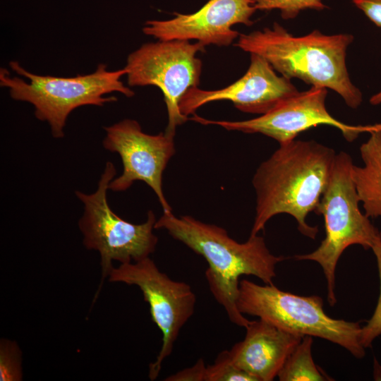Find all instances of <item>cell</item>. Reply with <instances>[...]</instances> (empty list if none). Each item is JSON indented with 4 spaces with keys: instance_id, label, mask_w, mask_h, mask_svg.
Returning <instances> with one entry per match:
<instances>
[{
    "instance_id": "cell-1",
    "label": "cell",
    "mask_w": 381,
    "mask_h": 381,
    "mask_svg": "<svg viewBox=\"0 0 381 381\" xmlns=\"http://www.w3.org/2000/svg\"><path fill=\"white\" fill-rule=\"evenodd\" d=\"M336 153L315 140H293L282 144L260 164L253 178L255 216L250 235H257L279 214H288L298 231L314 239L318 226L306 222L315 212L328 184Z\"/></svg>"
},
{
    "instance_id": "cell-2",
    "label": "cell",
    "mask_w": 381,
    "mask_h": 381,
    "mask_svg": "<svg viewBox=\"0 0 381 381\" xmlns=\"http://www.w3.org/2000/svg\"><path fill=\"white\" fill-rule=\"evenodd\" d=\"M155 229L166 230L172 238L205 259L208 264L205 277L213 296L232 323L246 327L250 320L236 305L239 277L253 275L265 284H273L276 266L284 257L273 255L264 238L258 234L239 243L224 228L188 215L177 217L172 212L163 213L156 221Z\"/></svg>"
},
{
    "instance_id": "cell-3",
    "label": "cell",
    "mask_w": 381,
    "mask_h": 381,
    "mask_svg": "<svg viewBox=\"0 0 381 381\" xmlns=\"http://www.w3.org/2000/svg\"><path fill=\"white\" fill-rule=\"evenodd\" d=\"M353 40L349 34L327 35L318 30L294 36L274 23L272 28L240 34L235 45L261 56L282 76L331 89L348 107L357 109L363 95L352 83L346 66V49Z\"/></svg>"
},
{
    "instance_id": "cell-4",
    "label": "cell",
    "mask_w": 381,
    "mask_h": 381,
    "mask_svg": "<svg viewBox=\"0 0 381 381\" xmlns=\"http://www.w3.org/2000/svg\"><path fill=\"white\" fill-rule=\"evenodd\" d=\"M9 66L18 75L29 81L25 82L18 76L12 77L8 71L1 68V86L9 90L13 99L32 104L36 118L48 122L52 135L56 138L64 137L67 118L75 109L85 105L103 106L115 102L116 97L114 96L104 97L114 92L128 97L134 95V92L121 80L126 74L124 68L109 71L106 64H100L90 74L63 78L34 74L16 61H11Z\"/></svg>"
},
{
    "instance_id": "cell-5",
    "label": "cell",
    "mask_w": 381,
    "mask_h": 381,
    "mask_svg": "<svg viewBox=\"0 0 381 381\" xmlns=\"http://www.w3.org/2000/svg\"><path fill=\"white\" fill-rule=\"evenodd\" d=\"M351 156L336 155L328 184L315 210L324 218L325 236L313 252L296 255L298 260H312L322 268L327 281V301L335 305V270L343 252L351 245L371 249L381 238V232L359 208L361 202L352 177Z\"/></svg>"
},
{
    "instance_id": "cell-6",
    "label": "cell",
    "mask_w": 381,
    "mask_h": 381,
    "mask_svg": "<svg viewBox=\"0 0 381 381\" xmlns=\"http://www.w3.org/2000/svg\"><path fill=\"white\" fill-rule=\"evenodd\" d=\"M236 305L243 315L258 317L284 331L328 340L357 358L365 354L360 341V322L329 317L318 296H298L274 284L260 285L242 279Z\"/></svg>"
},
{
    "instance_id": "cell-7",
    "label": "cell",
    "mask_w": 381,
    "mask_h": 381,
    "mask_svg": "<svg viewBox=\"0 0 381 381\" xmlns=\"http://www.w3.org/2000/svg\"><path fill=\"white\" fill-rule=\"evenodd\" d=\"M116 173L113 163L107 162L94 193L75 191L84 205V213L78 222L83 244L88 250L98 251L101 258L102 280L94 301L114 267V260L123 264L150 257L158 241L153 233L157 220L152 211L148 212L145 222L133 224L119 217L109 207L107 193Z\"/></svg>"
},
{
    "instance_id": "cell-8",
    "label": "cell",
    "mask_w": 381,
    "mask_h": 381,
    "mask_svg": "<svg viewBox=\"0 0 381 381\" xmlns=\"http://www.w3.org/2000/svg\"><path fill=\"white\" fill-rule=\"evenodd\" d=\"M205 47L189 40H158L143 44L128 56L124 68L128 85H154L163 93L167 135L174 137L176 127L189 120L181 114L179 103L190 89L200 83L202 65L196 55Z\"/></svg>"
},
{
    "instance_id": "cell-9",
    "label": "cell",
    "mask_w": 381,
    "mask_h": 381,
    "mask_svg": "<svg viewBox=\"0 0 381 381\" xmlns=\"http://www.w3.org/2000/svg\"><path fill=\"white\" fill-rule=\"evenodd\" d=\"M108 277L111 282L135 285L140 289L152 320L162 332L161 349L149 365L148 376L154 380L171 355L181 329L193 315L196 296L189 284L171 279L150 257L113 267Z\"/></svg>"
},
{
    "instance_id": "cell-10",
    "label": "cell",
    "mask_w": 381,
    "mask_h": 381,
    "mask_svg": "<svg viewBox=\"0 0 381 381\" xmlns=\"http://www.w3.org/2000/svg\"><path fill=\"white\" fill-rule=\"evenodd\" d=\"M327 95V88L312 86L306 91L299 92L270 111L252 119L214 121L195 114L190 119L204 125H217L229 131L261 133L274 139L279 144L293 140L301 132L319 125L335 127L349 142L356 140L362 133H370L381 129V123L353 126L336 119L326 108Z\"/></svg>"
},
{
    "instance_id": "cell-11",
    "label": "cell",
    "mask_w": 381,
    "mask_h": 381,
    "mask_svg": "<svg viewBox=\"0 0 381 381\" xmlns=\"http://www.w3.org/2000/svg\"><path fill=\"white\" fill-rule=\"evenodd\" d=\"M104 130V147L118 153L123 164L122 174L113 179L109 189L125 191L135 181H142L155 192L164 213L171 212L163 192L162 176L175 153L174 136L165 133L147 134L133 119H124Z\"/></svg>"
},
{
    "instance_id": "cell-12",
    "label": "cell",
    "mask_w": 381,
    "mask_h": 381,
    "mask_svg": "<svg viewBox=\"0 0 381 381\" xmlns=\"http://www.w3.org/2000/svg\"><path fill=\"white\" fill-rule=\"evenodd\" d=\"M250 54L247 71L234 83L215 90L190 89L180 101L181 114L188 117L204 104L228 100L241 111L262 115L299 92L291 79L278 76L265 59Z\"/></svg>"
},
{
    "instance_id": "cell-13",
    "label": "cell",
    "mask_w": 381,
    "mask_h": 381,
    "mask_svg": "<svg viewBox=\"0 0 381 381\" xmlns=\"http://www.w3.org/2000/svg\"><path fill=\"white\" fill-rule=\"evenodd\" d=\"M253 0H209L195 13H174L169 20H147L143 32L158 40H195L205 46H229L239 36L236 24L250 26Z\"/></svg>"
},
{
    "instance_id": "cell-14",
    "label": "cell",
    "mask_w": 381,
    "mask_h": 381,
    "mask_svg": "<svg viewBox=\"0 0 381 381\" xmlns=\"http://www.w3.org/2000/svg\"><path fill=\"white\" fill-rule=\"evenodd\" d=\"M245 328L243 339L229 350L232 362L257 381L273 380L303 336L260 318L250 321Z\"/></svg>"
},
{
    "instance_id": "cell-15",
    "label": "cell",
    "mask_w": 381,
    "mask_h": 381,
    "mask_svg": "<svg viewBox=\"0 0 381 381\" xmlns=\"http://www.w3.org/2000/svg\"><path fill=\"white\" fill-rule=\"evenodd\" d=\"M360 154L363 164L353 165V180L365 215L381 219V129L370 133Z\"/></svg>"
},
{
    "instance_id": "cell-16",
    "label": "cell",
    "mask_w": 381,
    "mask_h": 381,
    "mask_svg": "<svg viewBox=\"0 0 381 381\" xmlns=\"http://www.w3.org/2000/svg\"><path fill=\"white\" fill-rule=\"evenodd\" d=\"M313 337H303L279 372L280 381L332 380L313 361Z\"/></svg>"
},
{
    "instance_id": "cell-17",
    "label": "cell",
    "mask_w": 381,
    "mask_h": 381,
    "mask_svg": "<svg viewBox=\"0 0 381 381\" xmlns=\"http://www.w3.org/2000/svg\"><path fill=\"white\" fill-rule=\"evenodd\" d=\"M205 381H257L250 374L238 368L229 350L219 353L212 365H206Z\"/></svg>"
},
{
    "instance_id": "cell-18",
    "label": "cell",
    "mask_w": 381,
    "mask_h": 381,
    "mask_svg": "<svg viewBox=\"0 0 381 381\" xmlns=\"http://www.w3.org/2000/svg\"><path fill=\"white\" fill-rule=\"evenodd\" d=\"M22 380L21 350L15 341L1 338L0 340V380L21 381Z\"/></svg>"
},
{
    "instance_id": "cell-19",
    "label": "cell",
    "mask_w": 381,
    "mask_h": 381,
    "mask_svg": "<svg viewBox=\"0 0 381 381\" xmlns=\"http://www.w3.org/2000/svg\"><path fill=\"white\" fill-rule=\"evenodd\" d=\"M256 10L270 11L278 9L284 20L295 18L301 11L323 10L327 7L322 0H253Z\"/></svg>"
},
{
    "instance_id": "cell-20",
    "label": "cell",
    "mask_w": 381,
    "mask_h": 381,
    "mask_svg": "<svg viewBox=\"0 0 381 381\" xmlns=\"http://www.w3.org/2000/svg\"><path fill=\"white\" fill-rule=\"evenodd\" d=\"M371 250L377 262L380 278V295L373 314L365 325L361 327L360 341L365 349L370 347L374 340L381 335V238L374 243Z\"/></svg>"
},
{
    "instance_id": "cell-21",
    "label": "cell",
    "mask_w": 381,
    "mask_h": 381,
    "mask_svg": "<svg viewBox=\"0 0 381 381\" xmlns=\"http://www.w3.org/2000/svg\"><path fill=\"white\" fill-rule=\"evenodd\" d=\"M206 365L202 358L197 361L196 363L190 368L166 377L167 381H205Z\"/></svg>"
},
{
    "instance_id": "cell-22",
    "label": "cell",
    "mask_w": 381,
    "mask_h": 381,
    "mask_svg": "<svg viewBox=\"0 0 381 381\" xmlns=\"http://www.w3.org/2000/svg\"><path fill=\"white\" fill-rule=\"evenodd\" d=\"M352 1L373 23L381 28V0H352Z\"/></svg>"
},
{
    "instance_id": "cell-23",
    "label": "cell",
    "mask_w": 381,
    "mask_h": 381,
    "mask_svg": "<svg viewBox=\"0 0 381 381\" xmlns=\"http://www.w3.org/2000/svg\"><path fill=\"white\" fill-rule=\"evenodd\" d=\"M370 103L372 105H378V104H381V91H380L377 93L373 95L370 98Z\"/></svg>"
}]
</instances>
